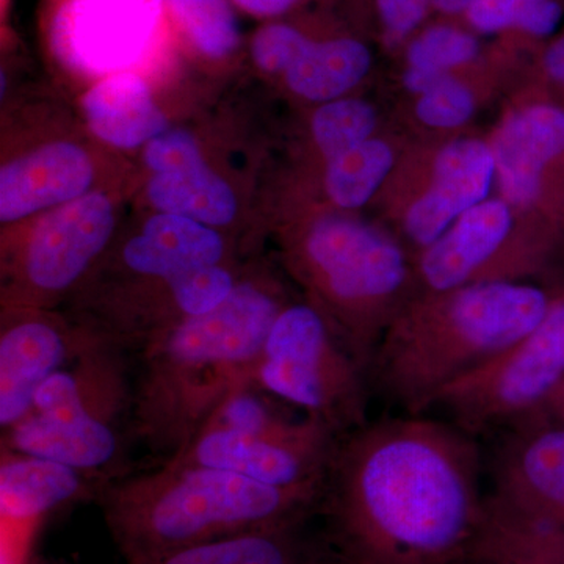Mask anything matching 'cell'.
<instances>
[{
  "instance_id": "1",
  "label": "cell",
  "mask_w": 564,
  "mask_h": 564,
  "mask_svg": "<svg viewBox=\"0 0 564 564\" xmlns=\"http://www.w3.org/2000/svg\"><path fill=\"white\" fill-rule=\"evenodd\" d=\"M475 436L423 414L369 421L340 437L317 521L344 564H451L486 519Z\"/></svg>"
},
{
  "instance_id": "2",
  "label": "cell",
  "mask_w": 564,
  "mask_h": 564,
  "mask_svg": "<svg viewBox=\"0 0 564 564\" xmlns=\"http://www.w3.org/2000/svg\"><path fill=\"white\" fill-rule=\"evenodd\" d=\"M285 304L272 280L245 272L220 306L147 345L135 355L132 440L163 462L181 452L236 389L251 383Z\"/></svg>"
},
{
  "instance_id": "3",
  "label": "cell",
  "mask_w": 564,
  "mask_h": 564,
  "mask_svg": "<svg viewBox=\"0 0 564 564\" xmlns=\"http://www.w3.org/2000/svg\"><path fill=\"white\" fill-rule=\"evenodd\" d=\"M321 484L280 488L215 467L162 462L104 488L99 507L126 564H158L191 547L317 518Z\"/></svg>"
},
{
  "instance_id": "4",
  "label": "cell",
  "mask_w": 564,
  "mask_h": 564,
  "mask_svg": "<svg viewBox=\"0 0 564 564\" xmlns=\"http://www.w3.org/2000/svg\"><path fill=\"white\" fill-rule=\"evenodd\" d=\"M436 293L440 303L389 325L370 361V386L404 414L432 410L448 386L532 332L552 304L541 289L518 282Z\"/></svg>"
},
{
  "instance_id": "5",
  "label": "cell",
  "mask_w": 564,
  "mask_h": 564,
  "mask_svg": "<svg viewBox=\"0 0 564 564\" xmlns=\"http://www.w3.org/2000/svg\"><path fill=\"white\" fill-rule=\"evenodd\" d=\"M131 355L99 343L51 377L32 410L2 432V448L107 478L126 475L132 443Z\"/></svg>"
},
{
  "instance_id": "6",
  "label": "cell",
  "mask_w": 564,
  "mask_h": 564,
  "mask_svg": "<svg viewBox=\"0 0 564 564\" xmlns=\"http://www.w3.org/2000/svg\"><path fill=\"white\" fill-rule=\"evenodd\" d=\"M296 251V262L321 300L314 306L369 372L389 325L386 307L402 293L410 274L403 251L383 234L343 217L314 223Z\"/></svg>"
},
{
  "instance_id": "7",
  "label": "cell",
  "mask_w": 564,
  "mask_h": 564,
  "mask_svg": "<svg viewBox=\"0 0 564 564\" xmlns=\"http://www.w3.org/2000/svg\"><path fill=\"white\" fill-rule=\"evenodd\" d=\"M252 383L345 434L369 422V372L311 303H288L274 321Z\"/></svg>"
},
{
  "instance_id": "8",
  "label": "cell",
  "mask_w": 564,
  "mask_h": 564,
  "mask_svg": "<svg viewBox=\"0 0 564 564\" xmlns=\"http://www.w3.org/2000/svg\"><path fill=\"white\" fill-rule=\"evenodd\" d=\"M117 214L109 196L90 192L41 214L3 247L2 310H54L95 272L113 245Z\"/></svg>"
},
{
  "instance_id": "9",
  "label": "cell",
  "mask_w": 564,
  "mask_h": 564,
  "mask_svg": "<svg viewBox=\"0 0 564 564\" xmlns=\"http://www.w3.org/2000/svg\"><path fill=\"white\" fill-rule=\"evenodd\" d=\"M564 381V299L491 361L459 378L434 402L473 436L500 433L538 415Z\"/></svg>"
},
{
  "instance_id": "10",
  "label": "cell",
  "mask_w": 564,
  "mask_h": 564,
  "mask_svg": "<svg viewBox=\"0 0 564 564\" xmlns=\"http://www.w3.org/2000/svg\"><path fill=\"white\" fill-rule=\"evenodd\" d=\"M340 437L322 419L282 410L240 429L206 425L170 459L293 488L325 480Z\"/></svg>"
},
{
  "instance_id": "11",
  "label": "cell",
  "mask_w": 564,
  "mask_h": 564,
  "mask_svg": "<svg viewBox=\"0 0 564 564\" xmlns=\"http://www.w3.org/2000/svg\"><path fill=\"white\" fill-rule=\"evenodd\" d=\"M489 459L486 521L564 529V425L543 415L503 430Z\"/></svg>"
},
{
  "instance_id": "12",
  "label": "cell",
  "mask_w": 564,
  "mask_h": 564,
  "mask_svg": "<svg viewBox=\"0 0 564 564\" xmlns=\"http://www.w3.org/2000/svg\"><path fill=\"white\" fill-rule=\"evenodd\" d=\"M229 262L231 248L221 231L191 218L159 212L121 245H111L95 272L70 299L124 291Z\"/></svg>"
},
{
  "instance_id": "13",
  "label": "cell",
  "mask_w": 564,
  "mask_h": 564,
  "mask_svg": "<svg viewBox=\"0 0 564 564\" xmlns=\"http://www.w3.org/2000/svg\"><path fill=\"white\" fill-rule=\"evenodd\" d=\"M70 315L54 310H9L0 321V426L32 410L41 386L98 345Z\"/></svg>"
},
{
  "instance_id": "14",
  "label": "cell",
  "mask_w": 564,
  "mask_h": 564,
  "mask_svg": "<svg viewBox=\"0 0 564 564\" xmlns=\"http://www.w3.org/2000/svg\"><path fill=\"white\" fill-rule=\"evenodd\" d=\"M107 478L77 467L2 448L0 564H28L35 534L58 511L99 502Z\"/></svg>"
},
{
  "instance_id": "15",
  "label": "cell",
  "mask_w": 564,
  "mask_h": 564,
  "mask_svg": "<svg viewBox=\"0 0 564 564\" xmlns=\"http://www.w3.org/2000/svg\"><path fill=\"white\" fill-rule=\"evenodd\" d=\"M163 0H70L55 21V44L70 68L99 79L143 57Z\"/></svg>"
},
{
  "instance_id": "16",
  "label": "cell",
  "mask_w": 564,
  "mask_h": 564,
  "mask_svg": "<svg viewBox=\"0 0 564 564\" xmlns=\"http://www.w3.org/2000/svg\"><path fill=\"white\" fill-rule=\"evenodd\" d=\"M96 166L80 144L52 141L3 163L0 223L13 225L93 192Z\"/></svg>"
},
{
  "instance_id": "17",
  "label": "cell",
  "mask_w": 564,
  "mask_h": 564,
  "mask_svg": "<svg viewBox=\"0 0 564 564\" xmlns=\"http://www.w3.org/2000/svg\"><path fill=\"white\" fill-rule=\"evenodd\" d=\"M496 172L492 151L480 141L448 144L434 166L432 188L414 203L404 229L423 250L447 232L448 226L488 195Z\"/></svg>"
},
{
  "instance_id": "18",
  "label": "cell",
  "mask_w": 564,
  "mask_h": 564,
  "mask_svg": "<svg viewBox=\"0 0 564 564\" xmlns=\"http://www.w3.org/2000/svg\"><path fill=\"white\" fill-rule=\"evenodd\" d=\"M513 218L507 204L481 203L459 217L443 237L423 250L419 261L422 284L445 292L477 284L500 258L510 239Z\"/></svg>"
},
{
  "instance_id": "19",
  "label": "cell",
  "mask_w": 564,
  "mask_h": 564,
  "mask_svg": "<svg viewBox=\"0 0 564 564\" xmlns=\"http://www.w3.org/2000/svg\"><path fill=\"white\" fill-rule=\"evenodd\" d=\"M564 151V111L540 106L508 120L494 144V161L508 202L525 206L540 192L541 174Z\"/></svg>"
},
{
  "instance_id": "20",
  "label": "cell",
  "mask_w": 564,
  "mask_h": 564,
  "mask_svg": "<svg viewBox=\"0 0 564 564\" xmlns=\"http://www.w3.org/2000/svg\"><path fill=\"white\" fill-rule=\"evenodd\" d=\"M82 113L95 137L118 150L147 147L170 129L150 85L129 70L104 77L85 91Z\"/></svg>"
},
{
  "instance_id": "21",
  "label": "cell",
  "mask_w": 564,
  "mask_h": 564,
  "mask_svg": "<svg viewBox=\"0 0 564 564\" xmlns=\"http://www.w3.org/2000/svg\"><path fill=\"white\" fill-rule=\"evenodd\" d=\"M317 518L191 545L158 564H314L329 554Z\"/></svg>"
},
{
  "instance_id": "22",
  "label": "cell",
  "mask_w": 564,
  "mask_h": 564,
  "mask_svg": "<svg viewBox=\"0 0 564 564\" xmlns=\"http://www.w3.org/2000/svg\"><path fill=\"white\" fill-rule=\"evenodd\" d=\"M148 202L161 214L180 215L210 228H228L236 221V193L209 165L188 172L152 174Z\"/></svg>"
},
{
  "instance_id": "23",
  "label": "cell",
  "mask_w": 564,
  "mask_h": 564,
  "mask_svg": "<svg viewBox=\"0 0 564 564\" xmlns=\"http://www.w3.org/2000/svg\"><path fill=\"white\" fill-rule=\"evenodd\" d=\"M372 57L355 40H334L307 47L285 73L289 87L310 101H333L364 79Z\"/></svg>"
},
{
  "instance_id": "24",
  "label": "cell",
  "mask_w": 564,
  "mask_h": 564,
  "mask_svg": "<svg viewBox=\"0 0 564 564\" xmlns=\"http://www.w3.org/2000/svg\"><path fill=\"white\" fill-rule=\"evenodd\" d=\"M393 163L391 148L383 141L367 140L329 159L326 192L334 204L355 209L372 198Z\"/></svg>"
},
{
  "instance_id": "25",
  "label": "cell",
  "mask_w": 564,
  "mask_h": 564,
  "mask_svg": "<svg viewBox=\"0 0 564 564\" xmlns=\"http://www.w3.org/2000/svg\"><path fill=\"white\" fill-rule=\"evenodd\" d=\"M473 555L507 564H564V529L486 521Z\"/></svg>"
},
{
  "instance_id": "26",
  "label": "cell",
  "mask_w": 564,
  "mask_h": 564,
  "mask_svg": "<svg viewBox=\"0 0 564 564\" xmlns=\"http://www.w3.org/2000/svg\"><path fill=\"white\" fill-rule=\"evenodd\" d=\"M193 46L209 58H225L239 46L240 32L228 0H169Z\"/></svg>"
},
{
  "instance_id": "27",
  "label": "cell",
  "mask_w": 564,
  "mask_h": 564,
  "mask_svg": "<svg viewBox=\"0 0 564 564\" xmlns=\"http://www.w3.org/2000/svg\"><path fill=\"white\" fill-rule=\"evenodd\" d=\"M375 128V111L358 99L329 101L315 111L313 133L323 154L333 159L369 140Z\"/></svg>"
},
{
  "instance_id": "28",
  "label": "cell",
  "mask_w": 564,
  "mask_h": 564,
  "mask_svg": "<svg viewBox=\"0 0 564 564\" xmlns=\"http://www.w3.org/2000/svg\"><path fill=\"white\" fill-rule=\"evenodd\" d=\"M477 50V41L467 33L451 28H436L414 41L408 58L410 68L444 73L452 66L473 61Z\"/></svg>"
},
{
  "instance_id": "29",
  "label": "cell",
  "mask_w": 564,
  "mask_h": 564,
  "mask_svg": "<svg viewBox=\"0 0 564 564\" xmlns=\"http://www.w3.org/2000/svg\"><path fill=\"white\" fill-rule=\"evenodd\" d=\"M143 161L154 174L188 172L207 165L191 132L169 129L144 147Z\"/></svg>"
},
{
  "instance_id": "30",
  "label": "cell",
  "mask_w": 564,
  "mask_h": 564,
  "mask_svg": "<svg viewBox=\"0 0 564 564\" xmlns=\"http://www.w3.org/2000/svg\"><path fill=\"white\" fill-rule=\"evenodd\" d=\"M311 46L302 33L289 25H265L251 43L252 61L270 74L288 73Z\"/></svg>"
},
{
  "instance_id": "31",
  "label": "cell",
  "mask_w": 564,
  "mask_h": 564,
  "mask_svg": "<svg viewBox=\"0 0 564 564\" xmlns=\"http://www.w3.org/2000/svg\"><path fill=\"white\" fill-rule=\"evenodd\" d=\"M474 111L473 93L451 77L423 93L417 117L433 128H456L469 120Z\"/></svg>"
},
{
  "instance_id": "32",
  "label": "cell",
  "mask_w": 564,
  "mask_h": 564,
  "mask_svg": "<svg viewBox=\"0 0 564 564\" xmlns=\"http://www.w3.org/2000/svg\"><path fill=\"white\" fill-rule=\"evenodd\" d=\"M521 7V0H474L469 7V20L478 31H502L516 22Z\"/></svg>"
},
{
  "instance_id": "33",
  "label": "cell",
  "mask_w": 564,
  "mask_h": 564,
  "mask_svg": "<svg viewBox=\"0 0 564 564\" xmlns=\"http://www.w3.org/2000/svg\"><path fill=\"white\" fill-rule=\"evenodd\" d=\"M381 18L395 35L413 31L426 13V0H378Z\"/></svg>"
},
{
  "instance_id": "34",
  "label": "cell",
  "mask_w": 564,
  "mask_h": 564,
  "mask_svg": "<svg viewBox=\"0 0 564 564\" xmlns=\"http://www.w3.org/2000/svg\"><path fill=\"white\" fill-rule=\"evenodd\" d=\"M562 7L552 0H540L521 7L516 24L536 36L551 35L562 20Z\"/></svg>"
},
{
  "instance_id": "35",
  "label": "cell",
  "mask_w": 564,
  "mask_h": 564,
  "mask_svg": "<svg viewBox=\"0 0 564 564\" xmlns=\"http://www.w3.org/2000/svg\"><path fill=\"white\" fill-rule=\"evenodd\" d=\"M234 2L256 17H274L291 9L296 0H234Z\"/></svg>"
},
{
  "instance_id": "36",
  "label": "cell",
  "mask_w": 564,
  "mask_h": 564,
  "mask_svg": "<svg viewBox=\"0 0 564 564\" xmlns=\"http://www.w3.org/2000/svg\"><path fill=\"white\" fill-rule=\"evenodd\" d=\"M545 69L554 79L564 82V36L545 55Z\"/></svg>"
},
{
  "instance_id": "37",
  "label": "cell",
  "mask_w": 564,
  "mask_h": 564,
  "mask_svg": "<svg viewBox=\"0 0 564 564\" xmlns=\"http://www.w3.org/2000/svg\"><path fill=\"white\" fill-rule=\"evenodd\" d=\"M538 415H543V417L563 423L564 425V381L562 386L552 393L551 399L547 400V403L544 404L543 410H541V413Z\"/></svg>"
},
{
  "instance_id": "38",
  "label": "cell",
  "mask_w": 564,
  "mask_h": 564,
  "mask_svg": "<svg viewBox=\"0 0 564 564\" xmlns=\"http://www.w3.org/2000/svg\"><path fill=\"white\" fill-rule=\"evenodd\" d=\"M473 2L474 0H434L437 9L447 11V13H456V11L469 9Z\"/></svg>"
},
{
  "instance_id": "39",
  "label": "cell",
  "mask_w": 564,
  "mask_h": 564,
  "mask_svg": "<svg viewBox=\"0 0 564 564\" xmlns=\"http://www.w3.org/2000/svg\"><path fill=\"white\" fill-rule=\"evenodd\" d=\"M451 564H507L502 562H496V560L485 558V556H464L462 560H456V562Z\"/></svg>"
},
{
  "instance_id": "40",
  "label": "cell",
  "mask_w": 564,
  "mask_h": 564,
  "mask_svg": "<svg viewBox=\"0 0 564 564\" xmlns=\"http://www.w3.org/2000/svg\"><path fill=\"white\" fill-rule=\"evenodd\" d=\"M314 564H344L343 562H339V560L336 558V556L332 554H326L325 556H322L318 562H315Z\"/></svg>"
},
{
  "instance_id": "41",
  "label": "cell",
  "mask_w": 564,
  "mask_h": 564,
  "mask_svg": "<svg viewBox=\"0 0 564 564\" xmlns=\"http://www.w3.org/2000/svg\"><path fill=\"white\" fill-rule=\"evenodd\" d=\"M540 2V0H521L522 7L529 6V3Z\"/></svg>"
}]
</instances>
